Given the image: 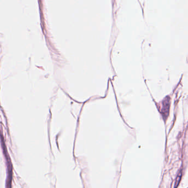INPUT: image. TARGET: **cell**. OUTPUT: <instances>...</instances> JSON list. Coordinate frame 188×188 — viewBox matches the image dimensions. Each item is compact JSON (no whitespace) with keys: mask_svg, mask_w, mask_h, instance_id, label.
I'll return each instance as SVG.
<instances>
[{"mask_svg":"<svg viewBox=\"0 0 188 188\" xmlns=\"http://www.w3.org/2000/svg\"><path fill=\"white\" fill-rule=\"evenodd\" d=\"M181 177H182V173L180 172L178 174V177L177 178V179H176V181H175V188H177V186L178 185L179 183V182L180 181V179H181Z\"/></svg>","mask_w":188,"mask_h":188,"instance_id":"6da1fadb","label":"cell"}]
</instances>
